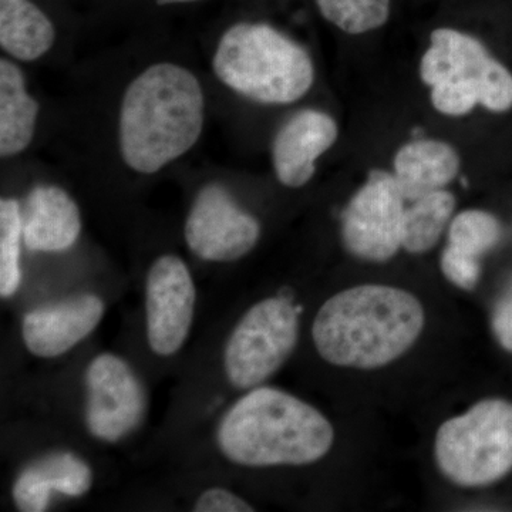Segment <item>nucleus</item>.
<instances>
[{
	"label": "nucleus",
	"mask_w": 512,
	"mask_h": 512,
	"mask_svg": "<svg viewBox=\"0 0 512 512\" xmlns=\"http://www.w3.org/2000/svg\"><path fill=\"white\" fill-rule=\"evenodd\" d=\"M426 323L413 293L386 285H360L320 306L312 339L333 366L373 370L400 359L419 340Z\"/></svg>",
	"instance_id": "f257e3e1"
},
{
	"label": "nucleus",
	"mask_w": 512,
	"mask_h": 512,
	"mask_svg": "<svg viewBox=\"0 0 512 512\" xmlns=\"http://www.w3.org/2000/svg\"><path fill=\"white\" fill-rule=\"evenodd\" d=\"M205 97L180 64L156 63L128 84L119 117L120 154L131 170L156 174L200 140Z\"/></svg>",
	"instance_id": "f03ea898"
},
{
	"label": "nucleus",
	"mask_w": 512,
	"mask_h": 512,
	"mask_svg": "<svg viewBox=\"0 0 512 512\" xmlns=\"http://www.w3.org/2000/svg\"><path fill=\"white\" fill-rule=\"evenodd\" d=\"M335 443V429L312 404L275 387L248 390L217 429L222 456L241 467L308 466Z\"/></svg>",
	"instance_id": "7ed1b4c3"
},
{
	"label": "nucleus",
	"mask_w": 512,
	"mask_h": 512,
	"mask_svg": "<svg viewBox=\"0 0 512 512\" xmlns=\"http://www.w3.org/2000/svg\"><path fill=\"white\" fill-rule=\"evenodd\" d=\"M419 79L431 107L448 119L481 111L512 117V64L481 39L456 28H437L419 62Z\"/></svg>",
	"instance_id": "20e7f679"
},
{
	"label": "nucleus",
	"mask_w": 512,
	"mask_h": 512,
	"mask_svg": "<svg viewBox=\"0 0 512 512\" xmlns=\"http://www.w3.org/2000/svg\"><path fill=\"white\" fill-rule=\"evenodd\" d=\"M212 69L232 92L266 106L303 99L316 77L308 50L268 23L231 26L218 42Z\"/></svg>",
	"instance_id": "39448f33"
},
{
	"label": "nucleus",
	"mask_w": 512,
	"mask_h": 512,
	"mask_svg": "<svg viewBox=\"0 0 512 512\" xmlns=\"http://www.w3.org/2000/svg\"><path fill=\"white\" fill-rule=\"evenodd\" d=\"M441 474L460 487H487L512 471V402L481 400L444 421L434 441Z\"/></svg>",
	"instance_id": "423d86ee"
},
{
	"label": "nucleus",
	"mask_w": 512,
	"mask_h": 512,
	"mask_svg": "<svg viewBox=\"0 0 512 512\" xmlns=\"http://www.w3.org/2000/svg\"><path fill=\"white\" fill-rule=\"evenodd\" d=\"M299 312L291 299L274 296L244 313L222 353L225 377L232 387L255 389L285 365L298 345Z\"/></svg>",
	"instance_id": "0eeeda50"
},
{
	"label": "nucleus",
	"mask_w": 512,
	"mask_h": 512,
	"mask_svg": "<svg viewBox=\"0 0 512 512\" xmlns=\"http://www.w3.org/2000/svg\"><path fill=\"white\" fill-rule=\"evenodd\" d=\"M406 202L392 171H370L342 212L346 251L373 264L394 258L403 249Z\"/></svg>",
	"instance_id": "6e6552de"
},
{
	"label": "nucleus",
	"mask_w": 512,
	"mask_h": 512,
	"mask_svg": "<svg viewBox=\"0 0 512 512\" xmlns=\"http://www.w3.org/2000/svg\"><path fill=\"white\" fill-rule=\"evenodd\" d=\"M84 393V421L96 440L119 443L146 420V386L124 357L109 352L94 357L84 372Z\"/></svg>",
	"instance_id": "1a4fd4ad"
},
{
	"label": "nucleus",
	"mask_w": 512,
	"mask_h": 512,
	"mask_svg": "<svg viewBox=\"0 0 512 512\" xmlns=\"http://www.w3.org/2000/svg\"><path fill=\"white\" fill-rule=\"evenodd\" d=\"M197 288L180 256L161 255L148 269L144 288L147 342L160 357L177 355L190 338Z\"/></svg>",
	"instance_id": "9d476101"
},
{
	"label": "nucleus",
	"mask_w": 512,
	"mask_h": 512,
	"mask_svg": "<svg viewBox=\"0 0 512 512\" xmlns=\"http://www.w3.org/2000/svg\"><path fill=\"white\" fill-rule=\"evenodd\" d=\"M184 237L192 254L202 261L234 262L256 247L261 224L239 207L227 188L208 184L192 202Z\"/></svg>",
	"instance_id": "9b49d317"
},
{
	"label": "nucleus",
	"mask_w": 512,
	"mask_h": 512,
	"mask_svg": "<svg viewBox=\"0 0 512 512\" xmlns=\"http://www.w3.org/2000/svg\"><path fill=\"white\" fill-rule=\"evenodd\" d=\"M104 313L106 303L94 293L33 309L22 320L23 343L40 359L66 355L99 328Z\"/></svg>",
	"instance_id": "f8f14e48"
},
{
	"label": "nucleus",
	"mask_w": 512,
	"mask_h": 512,
	"mask_svg": "<svg viewBox=\"0 0 512 512\" xmlns=\"http://www.w3.org/2000/svg\"><path fill=\"white\" fill-rule=\"evenodd\" d=\"M339 124L332 114L303 109L282 124L272 143L276 180L286 188H302L316 174V164L335 146Z\"/></svg>",
	"instance_id": "ddd939ff"
},
{
	"label": "nucleus",
	"mask_w": 512,
	"mask_h": 512,
	"mask_svg": "<svg viewBox=\"0 0 512 512\" xmlns=\"http://www.w3.org/2000/svg\"><path fill=\"white\" fill-rule=\"evenodd\" d=\"M94 481L89 464L70 451H55L37 458L20 471L12 488L13 503L22 512H43L53 493L79 498Z\"/></svg>",
	"instance_id": "4468645a"
},
{
	"label": "nucleus",
	"mask_w": 512,
	"mask_h": 512,
	"mask_svg": "<svg viewBox=\"0 0 512 512\" xmlns=\"http://www.w3.org/2000/svg\"><path fill=\"white\" fill-rule=\"evenodd\" d=\"M23 244L32 252H63L82 234V212L69 192L57 185H36L26 198Z\"/></svg>",
	"instance_id": "2eb2a0df"
},
{
	"label": "nucleus",
	"mask_w": 512,
	"mask_h": 512,
	"mask_svg": "<svg viewBox=\"0 0 512 512\" xmlns=\"http://www.w3.org/2000/svg\"><path fill=\"white\" fill-rule=\"evenodd\" d=\"M461 167L463 160L453 144L440 138L421 137L397 148L392 173L410 202L447 188L457 180Z\"/></svg>",
	"instance_id": "dca6fc26"
},
{
	"label": "nucleus",
	"mask_w": 512,
	"mask_h": 512,
	"mask_svg": "<svg viewBox=\"0 0 512 512\" xmlns=\"http://www.w3.org/2000/svg\"><path fill=\"white\" fill-rule=\"evenodd\" d=\"M39 103L26 90L22 70L10 60L0 62V156L23 153L35 137Z\"/></svg>",
	"instance_id": "f3484780"
},
{
	"label": "nucleus",
	"mask_w": 512,
	"mask_h": 512,
	"mask_svg": "<svg viewBox=\"0 0 512 512\" xmlns=\"http://www.w3.org/2000/svg\"><path fill=\"white\" fill-rule=\"evenodd\" d=\"M55 26L30 0H0V46L10 57L35 62L55 43Z\"/></svg>",
	"instance_id": "a211bd4d"
},
{
	"label": "nucleus",
	"mask_w": 512,
	"mask_h": 512,
	"mask_svg": "<svg viewBox=\"0 0 512 512\" xmlns=\"http://www.w3.org/2000/svg\"><path fill=\"white\" fill-rule=\"evenodd\" d=\"M456 205V195L447 188L410 201L404 212V251L423 255L436 247L444 231L450 227Z\"/></svg>",
	"instance_id": "6ab92c4d"
},
{
	"label": "nucleus",
	"mask_w": 512,
	"mask_h": 512,
	"mask_svg": "<svg viewBox=\"0 0 512 512\" xmlns=\"http://www.w3.org/2000/svg\"><path fill=\"white\" fill-rule=\"evenodd\" d=\"M320 15L346 35H366L383 28L392 0H315Z\"/></svg>",
	"instance_id": "aec40b11"
},
{
	"label": "nucleus",
	"mask_w": 512,
	"mask_h": 512,
	"mask_svg": "<svg viewBox=\"0 0 512 512\" xmlns=\"http://www.w3.org/2000/svg\"><path fill=\"white\" fill-rule=\"evenodd\" d=\"M447 232L448 247L481 259V256L500 244L504 228L491 212L466 210L454 215Z\"/></svg>",
	"instance_id": "412c9836"
},
{
	"label": "nucleus",
	"mask_w": 512,
	"mask_h": 512,
	"mask_svg": "<svg viewBox=\"0 0 512 512\" xmlns=\"http://www.w3.org/2000/svg\"><path fill=\"white\" fill-rule=\"evenodd\" d=\"M23 242V214L18 201H0V296L12 298L22 284L20 244Z\"/></svg>",
	"instance_id": "4be33fe9"
},
{
	"label": "nucleus",
	"mask_w": 512,
	"mask_h": 512,
	"mask_svg": "<svg viewBox=\"0 0 512 512\" xmlns=\"http://www.w3.org/2000/svg\"><path fill=\"white\" fill-rule=\"evenodd\" d=\"M441 272L451 284L464 291H473L480 279V259L473 258L457 251V249L444 248L440 259Z\"/></svg>",
	"instance_id": "5701e85b"
},
{
	"label": "nucleus",
	"mask_w": 512,
	"mask_h": 512,
	"mask_svg": "<svg viewBox=\"0 0 512 512\" xmlns=\"http://www.w3.org/2000/svg\"><path fill=\"white\" fill-rule=\"evenodd\" d=\"M195 512H252L255 508L227 488L211 487L195 500Z\"/></svg>",
	"instance_id": "b1692460"
},
{
	"label": "nucleus",
	"mask_w": 512,
	"mask_h": 512,
	"mask_svg": "<svg viewBox=\"0 0 512 512\" xmlns=\"http://www.w3.org/2000/svg\"><path fill=\"white\" fill-rule=\"evenodd\" d=\"M493 329L500 345L512 352V285L510 291L495 306Z\"/></svg>",
	"instance_id": "393cba45"
},
{
	"label": "nucleus",
	"mask_w": 512,
	"mask_h": 512,
	"mask_svg": "<svg viewBox=\"0 0 512 512\" xmlns=\"http://www.w3.org/2000/svg\"><path fill=\"white\" fill-rule=\"evenodd\" d=\"M201 0H157L158 5H174V3H194Z\"/></svg>",
	"instance_id": "a878e982"
}]
</instances>
